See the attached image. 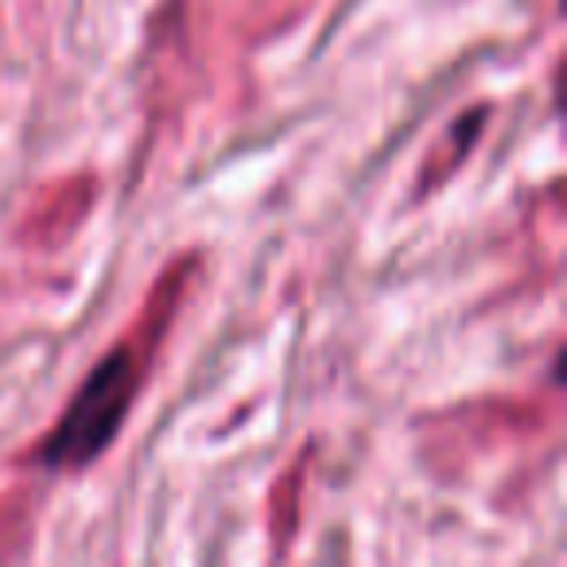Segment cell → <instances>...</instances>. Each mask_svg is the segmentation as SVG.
Here are the masks:
<instances>
[{
	"label": "cell",
	"mask_w": 567,
	"mask_h": 567,
	"mask_svg": "<svg viewBox=\"0 0 567 567\" xmlns=\"http://www.w3.org/2000/svg\"><path fill=\"white\" fill-rule=\"evenodd\" d=\"M179 300L175 284H159L152 311L136 331H128L102 362L90 370V378L82 381V389L74 393V401L66 404L63 420L51 427L48 440L35 447V463L48 471H82L90 466L105 447L113 443V435L121 432L128 409H133L136 393H141L144 378H148L152 354H156L159 334L167 331V319Z\"/></svg>",
	"instance_id": "1"
}]
</instances>
